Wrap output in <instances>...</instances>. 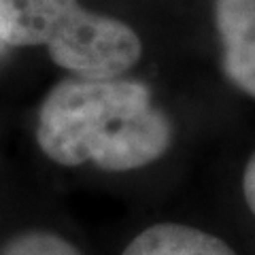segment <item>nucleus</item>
<instances>
[{"label": "nucleus", "instance_id": "8", "mask_svg": "<svg viewBox=\"0 0 255 255\" xmlns=\"http://www.w3.org/2000/svg\"><path fill=\"white\" fill-rule=\"evenodd\" d=\"M2 45H4V43H2V41H0V47H2Z\"/></svg>", "mask_w": 255, "mask_h": 255}, {"label": "nucleus", "instance_id": "3", "mask_svg": "<svg viewBox=\"0 0 255 255\" xmlns=\"http://www.w3.org/2000/svg\"><path fill=\"white\" fill-rule=\"evenodd\" d=\"M215 26L223 49V73L255 98V0H215Z\"/></svg>", "mask_w": 255, "mask_h": 255}, {"label": "nucleus", "instance_id": "6", "mask_svg": "<svg viewBox=\"0 0 255 255\" xmlns=\"http://www.w3.org/2000/svg\"><path fill=\"white\" fill-rule=\"evenodd\" d=\"M0 255H83L64 236L49 230H28L9 238Z\"/></svg>", "mask_w": 255, "mask_h": 255}, {"label": "nucleus", "instance_id": "7", "mask_svg": "<svg viewBox=\"0 0 255 255\" xmlns=\"http://www.w3.org/2000/svg\"><path fill=\"white\" fill-rule=\"evenodd\" d=\"M243 194L249 211L255 215V151L251 153L249 162L245 166V174H243Z\"/></svg>", "mask_w": 255, "mask_h": 255}, {"label": "nucleus", "instance_id": "2", "mask_svg": "<svg viewBox=\"0 0 255 255\" xmlns=\"http://www.w3.org/2000/svg\"><path fill=\"white\" fill-rule=\"evenodd\" d=\"M51 60L79 79H117L140 60L142 45L115 17L75 6L47 43Z\"/></svg>", "mask_w": 255, "mask_h": 255}, {"label": "nucleus", "instance_id": "5", "mask_svg": "<svg viewBox=\"0 0 255 255\" xmlns=\"http://www.w3.org/2000/svg\"><path fill=\"white\" fill-rule=\"evenodd\" d=\"M122 255H236L228 243L185 223L162 221L132 238Z\"/></svg>", "mask_w": 255, "mask_h": 255}, {"label": "nucleus", "instance_id": "1", "mask_svg": "<svg viewBox=\"0 0 255 255\" xmlns=\"http://www.w3.org/2000/svg\"><path fill=\"white\" fill-rule=\"evenodd\" d=\"M36 142L60 166L128 172L157 162L172 126L151 92L130 79H64L41 102Z\"/></svg>", "mask_w": 255, "mask_h": 255}, {"label": "nucleus", "instance_id": "4", "mask_svg": "<svg viewBox=\"0 0 255 255\" xmlns=\"http://www.w3.org/2000/svg\"><path fill=\"white\" fill-rule=\"evenodd\" d=\"M77 0H0V41L13 47L47 45Z\"/></svg>", "mask_w": 255, "mask_h": 255}]
</instances>
